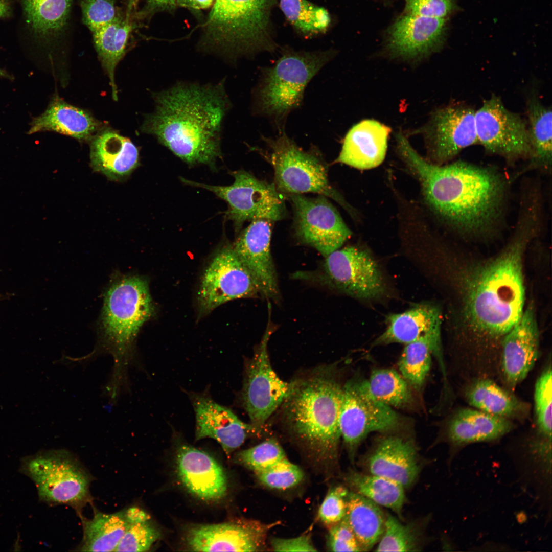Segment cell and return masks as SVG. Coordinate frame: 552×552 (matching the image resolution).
Listing matches in <instances>:
<instances>
[{"label":"cell","mask_w":552,"mask_h":552,"mask_svg":"<svg viewBox=\"0 0 552 552\" xmlns=\"http://www.w3.org/2000/svg\"><path fill=\"white\" fill-rule=\"evenodd\" d=\"M399 155L419 182L429 209L458 234L483 237L498 229L507 199V180L495 169L466 162L438 165L422 157L402 133Z\"/></svg>","instance_id":"1"},{"label":"cell","mask_w":552,"mask_h":552,"mask_svg":"<svg viewBox=\"0 0 552 552\" xmlns=\"http://www.w3.org/2000/svg\"><path fill=\"white\" fill-rule=\"evenodd\" d=\"M224 82H181L155 93V110L146 116L141 130L154 135L188 164L215 168L221 156V126L229 107Z\"/></svg>","instance_id":"2"},{"label":"cell","mask_w":552,"mask_h":552,"mask_svg":"<svg viewBox=\"0 0 552 552\" xmlns=\"http://www.w3.org/2000/svg\"><path fill=\"white\" fill-rule=\"evenodd\" d=\"M540 226L533 214L519 213L506 247L469 276L465 285V315L475 331L504 336L520 318L525 301L523 255Z\"/></svg>","instance_id":"3"},{"label":"cell","mask_w":552,"mask_h":552,"mask_svg":"<svg viewBox=\"0 0 552 552\" xmlns=\"http://www.w3.org/2000/svg\"><path fill=\"white\" fill-rule=\"evenodd\" d=\"M281 405L290 434L315 458L335 459L341 438L339 415L342 386L331 367L316 368L294 379Z\"/></svg>","instance_id":"4"},{"label":"cell","mask_w":552,"mask_h":552,"mask_svg":"<svg viewBox=\"0 0 552 552\" xmlns=\"http://www.w3.org/2000/svg\"><path fill=\"white\" fill-rule=\"evenodd\" d=\"M278 0H216L208 19L205 45L233 59L278 48L272 12Z\"/></svg>","instance_id":"5"},{"label":"cell","mask_w":552,"mask_h":552,"mask_svg":"<svg viewBox=\"0 0 552 552\" xmlns=\"http://www.w3.org/2000/svg\"><path fill=\"white\" fill-rule=\"evenodd\" d=\"M153 303L147 281L136 276L117 279L104 297L101 318L103 342L114 359L111 381L121 384L126 380L132 346L143 325L152 315Z\"/></svg>","instance_id":"6"},{"label":"cell","mask_w":552,"mask_h":552,"mask_svg":"<svg viewBox=\"0 0 552 552\" xmlns=\"http://www.w3.org/2000/svg\"><path fill=\"white\" fill-rule=\"evenodd\" d=\"M334 55L331 50L283 49L274 65L263 70L254 90V112L281 128L290 112L300 106L308 83Z\"/></svg>","instance_id":"7"},{"label":"cell","mask_w":552,"mask_h":552,"mask_svg":"<svg viewBox=\"0 0 552 552\" xmlns=\"http://www.w3.org/2000/svg\"><path fill=\"white\" fill-rule=\"evenodd\" d=\"M20 471L34 482L41 501L65 504L80 514L91 503L93 478L79 459L65 450L40 451L23 458Z\"/></svg>","instance_id":"8"},{"label":"cell","mask_w":552,"mask_h":552,"mask_svg":"<svg viewBox=\"0 0 552 552\" xmlns=\"http://www.w3.org/2000/svg\"><path fill=\"white\" fill-rule=\"evenodd\" d=\"M294 278L313 280L351 297L366 301L379 299L387 286L379 265L366 249L349 246L327 257L318 270L297 272Z\"/></svg>","instance_id":"9"},{"label":"cell","mask_w":552,"mask_h":552,"mask_svg":"<svg viewBox=\"0 0 552 552\" xmlns=\"http://www.w3.org/2000/svg\"><path fill=\"white\" fill-rule=\"evenodd\" d=\"M264 140L279 192L288 195L316 193L334 200L354 214L352 208L329 182L327 169L316 154L304 150L284 132L275 139Z\"/></svg>","instance_id":"10"},{"label":"cell","mask_w":552,"mask_h":552,"mask_svg":"<svg viewBox=\"0 0 552 552\" xmlns=\"http://www.w3.org/2000/svg\"><path fill=\"white\" fill-rule=\"evenodd\" d=\"M234 178L228 186H215L200 183L181 177L187 185L207 190L228 204L225 216L233 222L236 230H240L247 221L266 219L272 221L283 218L285 207L283 196L274 184L260 180L250 173L238 170L232 172Z\"/></svg>","instance_id":"11"},{"label":"cell","mask_w":552,"mask_h":552,"mask_svg":"<svg viewBox=\"0 0 552 552\" xmlns=\"http://www.w3.org/2000/svg\"><path fill=\"white\" fill-rule=\"evenodd\" d=\"M274 330L269 318L260 343L246 369L242 391L244 408L257 435L265 424L292 391L294 380H282L270 363L268 343Z\"/></svg>","instance_id":"12"},{"label":"cell","mask_w":552,"mask_h":552,"mask_svg":"<svg viewBox=\"0 0 552 552\" xmlns=\"http://www.w3.org/2000/svg\"><path fill=\"white\" fill-rule=\"evenodd\" d=\"M478 144L491 154L510 165L528 160L531 153L526 121L511 111L494 95L485 100L475 113Z\"/></svg>","instance_id":"13"},{"label":"cell","mask_w":552,"mask_h":552,"mask_svg":"<svg viewBox=\"0 0 552 552\" xmlns=\"http://www.w3.org/2000/svg\"><path fill=\"white\" fill-rule=\"evenodd\" d=\"M402 424V418L392 407L363 394L356 380H349L342 386L339 427L351 461L360 443L370 433L395 431Z\"/></svg>","instance_id":"14"},{"label":"cell","mask_w":552,"mask_h":552,"mask_svg":"<svg viewBox=\"0 0 552 552\" xmlns=\"http://www.w3.org/2000/svg\"><path fill=\"white\" fill-rule=\"evenodd\" d=\"M288 196L294 210L297 236L325 257L341 248L351 236L352 232L327 197Z\"/></svg>","instance_id":"15"},{"label":"cell","mask_w":552,"mask_h":552,"mask_svg":"<svg viewBox=\"0 0 552 552\" xmlns=\"http://www.w3.org/2000/svg\"><path fill=\"white\" fill-rule=\"evenodd\" d=\"M475 110L463 102H453L436 109L425 131L427 160L448 164L467 147L478 144Z\"/></svg>","instance_id":"16"},{"label":"cell","mask_w":552,"mask_h":552,"mask_svg":"<svg viewBox=\"0 0 552 552\" xmlns=\"http://www.w3.org/2000/svg\"><path fill=\"white\" fill-rule=\"evenodd\" d=\"M259 293L250 272L232 246H226L215 255L203 273L198 292L200 310L209 312L234 299L253 297Z\"/></svg>","instance_id":"17"},{"label":"cell","mask_w":552,"mask_h":552,"mask_svg":"<svg viewBox=\"0 0 552 552\" xmlns=\"http://www.w3.org/2000/svg\"><path fill=\"white\" fill-rule=\"evenodd\" d=\"M270 527L246 519L196 525L189 528L185 539L189 549L195 551H257Z\"/></svg>","instance_id":"18"},{"label":"cell","mask_w":552,"mask_h":552,"mask_svg":"<svg viewBox=\"0 0 552 552\" xmlns=\"http://www.w3.org/2000/svg\"><path fill=\"white\" fill-rule=\"evenodd\" d=\"M20 33L39 46L58 47L71 33L74 0H14Z\"/></svg>","instance_id":"19"},{"label":"cell","mask_w":552,"mask_h":552,"mask_svg":"<svg viewBox=\"0 0 552 552\" xmlns=\"http://www.w3.org/2000/svg\"><path fill=\"white\" fill-rule=\"evenodd\" d=\"M271 222L266 219L251 221L232 246L251 275L259 294L269 300L278 302L280 292L270 252Z\"/></svg>","instance_id":"20"},{"label":"cell","mask_w":552,"mask_h":552,"mask_svg":"<svg viewBox=\"0 0 552 552\" xmlns=\"http://www.w3.org/2000/svg\"><path fill=\"white\" fill-rule=\"evenodd\" d=\"M446 18L404 14L389 27L386 45L390 54L412 59L440 50L445 41Z\"/></svg>","instance_id":"21"},{"label":"cell","mask_w":552,"mask_h":552,"mask_svg":"<svg viewBox=\"0 0 552 552\" xmlns=\"http://www.w3.org/2000/svg\"><path fill=\"white\" fill-rule=\"evenodd\" d=\"M367 473L390 479L405 489L412 486L421 471L417 448L411 440L397 435L381 437L364 459Z\"/></svg>","instance_id":"22"},{"label":"cell","mask_w":552,"mask_h":552,"mask_svg":"<svg viewBox=\"0 0 552 552\" xmlns=\"http://www.w3.org/2000/svg\"><path fill=\"white\" fill-rule=\"evenodd\" d=\"M539 337L535 309L531 304L503 338L502 370L510 390H514L534 367L539 356Z\"/></svg>","instance_id":"23"},{"label":"cell","mask_w":552,"mask_h":552,"mask_svg":"<svg viewBox=\"0 0 552 552\" xmlns=\"http://www.w3.org/2000/svg\"><path fill=\"white\" fill-rule=\"evenodd\" d=\"M177 473L185 488L207 501H217L226 494L227 481L220 465L210 455L187 445H181L176 454Z\"/></svg>","instance_id":"24"},{"label":"cell","mask_w":552,"mask_h":552,"mask_svg":"<svg viewBox=\"0 0 552 552\" xmlns=\"http://www.w3.org/2000/svg\"><path fill=\"white\" fill-rule=\"evenodd\" d=\"M196 415V440L209 438L218 442L227 455L251 435H257L250 423H244L230 409L203 395L193 398Z\"/></svg>","instance_id":"25"},{"label":"cell","mask_w":552,"mask_h":552,"mask_svg":"<svg viewBox=\"0 0 552 552\" xmlns=\"http://www.w3.org/2000/svg\"><path fill=\"white\" fill-rule=\"evenodd\" d=\"M390 129L374 120H365L353 126L345 136L335 163L359 170L376 168L384 160Z\"/></svg>","instance_id":"26"},{"label":"cell","mask_w":552,"mask_h":552,"mask_svg":"<svg viewBox=\"0 0 552 552\" xmlns=\"http://www.w3.org/2000/svg\"><path fill=\"white\" fill-rule=\"evenodd\" d=\"M386 320V328L374 341V346L406 344L426 336L441 338V313L433 304H418L403 312L389 314Z\"/></svg>","instance_id":"27"},{"label":"cell","mask_w":552,"mask_h":552,"mask_svg":"<svg viewBox=\"0 0 552 552\" xmlns=\"http://www.w3.org/2000/svg\"><path fill=\"white\" fill-rule=\"evenodd\" d=\"M90 160L95 170L118 180L138 166L139 150L129 139L113 130H105L93 136Z\"/></svg>","instance_id":"28"},{"label":"cell","mask_w":552,"mask_h":552,"mask_svg":"<svg viewBox=\"0 0 552 552\" xmlns=\"http://www.w3.org/2000/svg\"><path fill=\"white\" fill-rule=\"evenodd\" d=\"M511 421L477 409L462 408L448 422L447 439L455 447L495 441L514 429Z\"/></svg>","instance_id":"29"},{"label":"cell","mask_w":552,"mask_h":552,"mask_svg":"<svg viewBox=\"0 0 552 552\" xmlns=\"http://www.w3.org/2000/svg\"><path fill=\"white\" fill-rule=\"evenodd\" d=\"M99 126L89 113L56 96L45 111L33 120L28 134L52 131L82 140L93 137Z\"/></svg>","instance_id":"30"},{"label":"cell","mask_w":552,"mask_h":552,"mask_svg":"<svg viewBox=\"0 0 552 552\" xmlns=\"http://www.w3.org/2000/svg\"><path fill=\"white\" fill-rule=\"evenodd\" d=\"M527 126L531 153L520 175L534 170L550 173L552 168V114L535 95L526 103ZM518 174V175H519Z\"/></svg>","instance_id":"31"},{"label":"cell","mask_w":552,"mask_h":552,"mask_svg":"<svg viewBox=\"0 0 552 552\" xmlns=\"http://www.w3.org/2000/svg\"><path fill=\"white\" fill-rule=\"evenodd\" d=\"M465 397L476 409L510 420H524L530 413L528 403L489 379L472 383L466 389Z\"/></svg>","instance_id":"32"},{"label":"cell","mask_w":552,"mask_h":552,"mask_svg":"<svg viewBox=\"0 0 552 552\" xmlns=\"http://www.w3.org/2000/svg\"><path fill=\"white\" fill-rule=\"evenodd\" d=\"M132 29L131 18L125 14L124 16L120 14L91 32L99 58L109 79L112 98L115 101L118 98L115 70L125 54Z\"/></svg>","instance_id":"33"},{"label":"cell","mask_w":552,"mask_h":552,"mask_svg":"<svg viewBox=\"0 0 552 552\" xmlns=\"http://www.w3.org/2000/svg\"><path fill=\"white\" fill-rule=\"evenodd\" d=\"M380 507L361 495L348 492L345 517L363 551L373 548L384 532L386 515Z\"/></svg>","instance_id":"34"},{"label":"cell","mask_w":552,"mask_h":552,"mask_svg":"<svg viewBox=\"0 0 552 552\" xmlns=\"http://www.w3.org/2000/svg\"><path fill=\"white\" fill-rule=\"evenodd\" d=\"M79 515L83 537L79 550L115 551L127 525L125 509L110 514L97 512L90 519Z\"/></svg>","instance_id":"35"},{"label":"cell","mask_w":552,"mask_h":552,"mask_svg":"<svg viewBox=\"0 0 552 552\" xmlns=\"http://www.w3.org/2000/svg\"><path fill=\"white\" fill-rule=\"evenodd\" d=\"M356 383L363 394L392 408H406L413 405L411 387L395 370L376 369L368 379Z\"/></svg>","instance_id":"36"},{"label":"cell","mask_w":552,"mask_h":552,"mask_svg":"<svg viewBox=\"0 0 552 552\" xmlns=\"http://www.w3.org/2000/svg\"><path fill=\"white\" fill-rule=\"evenodd\" d=\"M352 491L369 499L380 507L389 509L400 518L405 502V489L387 478L350 470L344 477Z\"/></svg>","instance_id":"37"},{"label":"cell","mask_w":552,"mask_h":552,"mask_svg":"<svg viewBox=\"0 0 552 552\" xmlns=\"http://www.w3.org/2000/svg\"><path fill=\"white\" fill-rule=\"evenodd\" d=\"M432 355L441 360V338L426 336L405 344L398 365L400 374L412 388L420 390L424 384Z\"/></svg>","instance_id":"38"},{"label":"cell","mask_w":552,"mask_h":552,"mask_svg":"<svg viewBox=\"0 0 552 552\" xmlns=\"http://www.w3.org/2000/svg\"><path fill=\"white\" fill-rule=\"evenodd\" d=\"M279 6L290 24L306 37L325 33L330 26L328 11L308 0H279Z\"/></svg>","instance_id":"39"},{"label":"cell","mask_w":552,"mask_h":552,"mask_svg":"<svg viewBox=\"0 0 552 552\" xmlns=\"http://www.w3.org/2000/svg\"><path fill=\"white\" fill-rule=\"evenodd\" d=\"M125 511L127 527L115 551L149 550L159 538L160 532L152 523L150 515L142 509L131 507Z\"/></svg>","instance_id":"40"},{"label":"cell","mask_w":552,"mask_h":552,"mask_svg":"<svg viewBox=\"0 0 552 552\" xmlns=\"http://www.w3.org/2000/svg\"><path fill=\"white\" fill-rule=\"evenodd\" d=\"M421 535L412 524L402 523L395 517L386 515L384 530L377 543V551L421 550Z\"/></svg>","instance_id":"41"},{"label":"cell","mask_w":552,"mask_h":552,"mask_svg":"<svg viewBox=\"0 0 552 552\" xmlns=\"http://www.w3.org/2000/svg\"><path fill=\"white\" fill-rule=\"evenodd\" d=\"M287 458L281 445L275 439L271 438L238 452L235 456V462L256 473Z\"/></svg>","instance_id":"42"},{"label":"cell","mask_w":552,"mask_h":552,"mask_svg":"<svg viewBox=\"0 0 552 552\" xmlns=\"http://www.w3.org/2000/svg\"><path fill=\"white\" fill-rule=\"evenodd\" d=\"M551 365L547 366L536 381L534 390L536 424L538 436L551 440L552 380Z\"/></svg>","instance_id":"43"},{"label":"cell","mask_w":552,"mask_h":552,"mask_svg":"<svg viewBox=\"0 0 552 552\" xmlns=\"http://www.w3.org/2000/svg\"><path fill=\"white\" fill-rule=\"evenodd\" d=\"M255 474L263 485L277 490L288 489L297 485L304 476L302 470L288 458Z\"/></svg>","instance_id":"44"},{"label":"cell","mask_w":552,"mask_h":552,"mask_svg":"<svg viewBox=\"0 0 552 552\" xmlns=\"http://www.w3.org/2000/svg\"><path fill=\"white\" fill-rule=\"evenodd\" d=\"M82 20L90 32L121 14L114 0H81Z\"/></svg>","instance_id":"45"},{"label":"cell","mask_w":552,"mask_h":552,"mask_svg":"<svg viewBox=\"0 0 552 552\" xmlns=\"http://www.w3.org/2000/svg\"><path fill=\"white\" fill-rule=\"evenodd\" d=\"M348 492L345 487L340 486L329 491L318 510L319 519L324 523L332 526L345 517Z\"/></svg>","instance_id":"46"},{"label":"cell","mask_w":552,"mask_h":552,"mask_svg":"<svg viewBox=\"0 0 552 552\" xmlns=\"http://www.w3.org/2000/svg\"><path fill=\"white\" fill-rule=\"evenodd\" d=\"M327 544L332 551H363L346 517L332 525Z\"/></svg>","instance_id":"47"},{"label":"cell","mask_w":552,"mask_h":552,"mask_svg":"<svg viewBox=\"0 0 552 552\" xmlns=\"http://www.w3.org/2000/svg\"><path fill=\"white\" fill-rule=\"evenodd\" d=\"M453 0H405V12L415 15L446 18L454 9Z\"/></svg>","instance_id":"48"},{"label":"cell","mask_w":552,"mask_h":552,"mask_svg":"<svg viewBox=\"0 0 552 552\" xmlns=\"http://www.w3.org/2000/svg\"><path fill=\"white\" fill-rule=\"evenodd\" d=\"M271 546L275 551H316L310 536L302 535L292 538H274Z\"/></svg>","instance_id":"49"},{"label":"cell","mask_w":552,"mask_h":552,"mask_svg":"<svg viewBox=\"0 0 552 552\" xmlns=\"http://www.w3.org/2000/svg\"><path fill=\"white\" fill-rule=\"evenodd\" d=\"M213 0H189L187 7L196 9L206 8L211 6Z\"/></svg>","instance_id":"50"},{"label":"cell","mask_w":552,"mask_h":552,"mask_svg":"<svg viewBox=\"0 0 552 552\" xmlns=\"http://www.w3.org/2000/svg\"><path fill=\"white\" fill-rule=\"evenodd\" d=\"M11 11V4L9 0H0V18L10 16Z\"/></svg>","instance_id":"51"},{"label":"cell","mask_w":552,"mask_h":552,"mask_svg":"<svg viewBox=\"0 0 552 552\" xmlns=\"http://www.w3.org/2000/svg\"><path fill=\"white\" fill-rule=\"evenodd\" d=\"M148 2L151 6L164 7L175 5L177 0H148Z\"/></svg>","instance_id":"52"},{"label":"cell","mask_w":552,"mask_h":552,"mask_svg":"<svg viewBox=\"0 0 552 552\" xmlns=\"http://www.w3.org/2000/svg\"><path fill=\"white\" fill-rule=\"evenodd\" d=\"M189 0H177V4L183 6L187 7Z\"/></svg>","instance_id":"53"},{"label":"cell","mask_w":552,"mask_h":552,"mask_svg":"<svg viewBox=\"0 0 552 552\" xmlns=\"http://www.w3.org/2000/svg\"><path fill=\"white\" fill-rule=\"evenodd\" d=\"M9 77L8 74L5 71H4L2 70L1 69H0V77Z\"/></svg>","instance_id":"54"},{"label":"cell","mask_w":552,"mask_h":552,"mask_svg":"<svg viewBox=\"0 0 552 552\" xmlns=\"http://www.w3.org/2000/svg\"><path fill=\"white\" fill-rule=\"evenodd\" d=\"M127 1L129 2H130V3H134V2H137L138 0H127Z\"/></svg>","instance_id":"55"}]
</instances>
